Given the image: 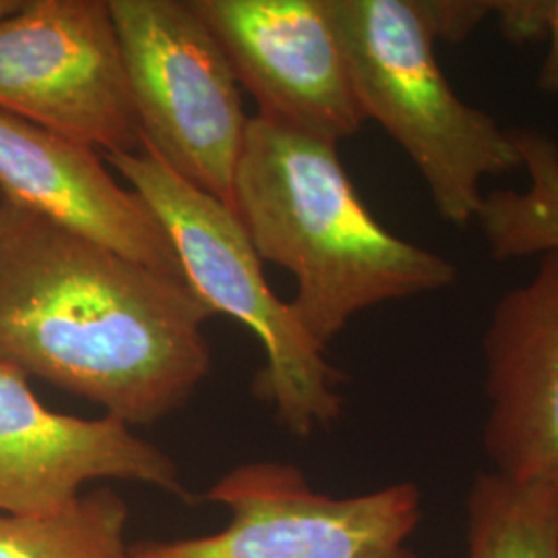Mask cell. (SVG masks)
Returning <instances> with one entry per match:
<instances>
[{"label":"cell","mask_w":558,"mask_h":558,"mask_svg":"<svg viewBox=\"0 0 558 558\" xmlns=\"http://www.w3.org/2000/svg\"><path fill=\"white\" fill-rule=\"evenodd\" d=\"M216 313L180 279L0 197V362L145 426L211 371Z\"/></svg>","instance_id":"1"},{"label":"cell","mask_w":558,"mask_h":558,"mask_svg":"<svg viewBox=\"0 0 558 558\" xmlns=\"http://www.w3.org/2000/svg\"><path fill=\"white\" fill-rule=\"evenodd\" d=\"M232 209L260 260L296 278L292 306L325 350L362 311L440 292L458 279L451 260L373 216L338 145L259 114L248 119Z\"/></svg>","instance_id":"2"},{"label":"cell","mask_w":558,"mask_h":558,"mask_svg":"<svg viewBox=\"0 0 558 558\" xmlns=\"http://www.w3.org/2000/svg\"><path fill=\"white\" fill-rule=\"evenodd\" d=\"M366 120H377L426 182L440 218L465 228L482 182L521 166L511 129L461 100L416 0H327Z\"/></svg>","instance_id":"3"},{"label":"cell","mask_w":558,"mask_h":558,"mask_svg":"<svg viewBox=\"0 0 558 558\" xmlns=\"http://www.w3.org/2000/svg\"><path fill=\"white\" fill-rule=\"evenodd\" d=\"M104 160L160 220L189 288L216 315L234 317L260 339L267 364L255 379V393L274 403L279 422L302 439L331 426L343 405L341 373L292 302L279 300L269 288L239 216L182 179L145 143L135 154Z\"/></svg>","instance_id":"4"},{"label":"cell","mask_w":558,"mask_h":558,"mask_svg":"<svg viewBox=\"0 0 558 558\" xmlns=\"http://www.w3.org/2000/svg\"><path fill=\"white\" fill-rule=\"evenodd\" d=\"M108 4L143 143L186 182L232 209L248 117L220 41L191 0Z\"/></svg>","instance_id":"5"},{"label":"cell","mask_w":558,"mask_h":558,"mask_svg":"<svg viewBox=\"0 0 558 558\" xmlns=\"http://www.w3.org/2000/svg\"><path fill=\"white\" fill-rule=\"evenodd\" d=\"M230 523L211 536L145 539L133 558H420L410 546L422 495L399 482L356 497L317 493L296 465L257 461L221 476L205 495Z\"/></svg>","instance_id":"6"},{"label":"cell","mask_w":558,"mask_h":558,"mask_svg":"<svg viewBox=\"0 0 558 558\" xmlns=\"http://www.w3.org/2000/svg\"><path fill=\"white\" fill-rule=\"evenodd\" d=\"M0 110L104 156L140 151L108 0H23L0 20Z\"/></svg>","instance_id":"7"},{"label":"cell","mask_w":558,"mask_h":558,"mask_svg":"<svg viewBox=\"0 0 558 558\" xmlns=\"http://www.w3.org/2000/svg\"><path fill=\"white\" fill-rule=\"evenodd\" d=\"M259 117L338 145L366 122L327 0H191Z\"/></svg>","instance_id":"8"},{"label":"cell","mask_w":558,"mask_h":558,"mask_svg":"<svg viewBox=\"0 0 558 558\" xmlns=\"http://www.w3.org/2000/svg\"><path fill=\"white\" fill-rule=\"evenodd\" d=\"M493 472L558 505V251L505 292L482 338Z\"/></svg>","instance_id":"9"},{"label":"cell","mask_w":558,"mask_h":558,"mask_svg":"<svg viewBox=\"0 0 558 558\" xmlns=\"http://www.w3.org/2000/svg\"><path fill=\"white\" fill-rule=\"evenodd\" d=\"M131 480L191 500L179 465L119 420L48 410L27 377L0 362V515H46L94 480Z\"/></svg>","instance_id":"10"},{"label":"cell","mask_w":558,"mask_h":558,"mask_svg":"<svg viewBox=\"0 0 558 558\" xmlns=\"http://www.w3.org/2000/svg\"><path fill=\"white\" fill-rule=\"evenodd\" d=\"M0 197L186 283L149 205L108 172L100 151L0 110Z\"/></svg>","instance_id":"11"},{"label":"cell","mask_w":558,"mask_h":558,"mask_svg":"<svg viewBox=\"0 0 558 558\" xmlns=\"http://www.w3.org/2000/svg\"><path fill=\"white\" fill-rule=\"evenodd\" d=\"M530 189L484 195L476 221L495 260L558 251V143L534 129H511Z\"/></svg>","instance_id":"12"},{"label":"cell","mask_w":558,"mask_h":558,"mask_svg":"<svg viewBox=\"0 0 558 558\" xmlns=\"http://www.w3.org/2000/svg\"><path fill=\"white\" fill-rule=\"evenodd\" d=\"M129 507L100 488L46 515H0V558H133Z\"/></svg>","instance_id":"13"},{"label":"cell","mask_w":558,"mask_h":558,"mask_svg":"<svg viewBox=\"0 0 558 558\" xmlns=\"http://www.w3.org/2000/svg\"><path fill=\"white\" fill-rule=\"evenodd\" d=\"M465 507V558H558V505L550 495L488 470L474 478Z\"/></svg>","instance_id":"14"},{"label":"cell","mask_w":558,"mask_h":558,"mask_svg":"<svg viewBox=\"0 0 558 558\" xmlns=\"http://www.w3.org/2000/svg\"><path fill=\"white\" fill-rule=\"evenodd\" d=\"M502 36L513 44L548 40L546 59L539 66V89L558 98V0H495Z\"/></svg>","instance_id":"15"},{"label":"cell","mask_w":558,"mask_h":558,"mask_svg":"<svg viewBox=\"0 0 558 558\" xmlns=\"http://www.w3.org/2000/svg\"><path fill=\"white\" fill-rule=\"evenodd\" d=\"M435 41L470 38L482 21L493 17L495 0H416Z\"/></svg>","instance_id":"16"},{"label":"cell","mask_w":558,"mask_h":558,"mask_svg":"<svg viewBox=\"0 0 558 558\" xmlns=\"http://www.w3.org/2000/svg\"><path fill=\"white\" fill-rule=\"evenodd\" d=\"M21 4H23V0H0V20H4L13 11H17Z\"/></svg>","instance_id":"17"}]
</instances>
